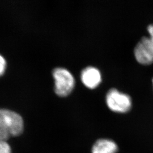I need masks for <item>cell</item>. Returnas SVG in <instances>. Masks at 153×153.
<instances>
[{
  "mask_svg": "<svg viewBox=\"0 0 153 153\" xmlns=\"http://www.w3.org/2000/svg\"><path fill=\"white\" fill-rule=\"evenodd\" d=\"M22 117L16 112L0 109V141H6L11 137L18 136L23 131Z\"/></svg>",
  "mask_w": 153,
  "mask_h": 153,
  "instance_id": "cell-1",
  "label": "cell"
},
{
  "mask_svg": "<svg viewBox=\"0 0 153 153\" xmlns=\"http://www.w3.org/2000/svg\"><path fill=\"white\" fill-rule=\"evenodd\" d=\"M55 79V91L61 97L69 95L75 86V79L71 73L62 68H56L53 71Z\"/></svg>",
  "mask_w": 153,
  "mask_h": 153,
  "instance_id": "cell-2",
  "label": "cell"
},
{
  "mask_svg": "<svg viewBox=\"0 0 153 153\" xmlns=\"http://www.w3.org/2000/svg\"><path fill=\"white\" fill-rule=\"evenodd\" d=\"M150 37H143L134 49V56L137 61L142 65L153 63V25L148 26Z\"/></svg>",
  "mask_w": 153,
  "mask_h": 153,
  "instance_id": "cell-3",
  "label": "cell"
},
{
  "mask_svg": "<svg viewBox=\"0 0 153 153\" xmlns=\"http://www.w3.org/2000/svg\"><path fill=\"white\" fill-rule=\"evenodd\" d=\"M106 103L109 109L117 113L128 112L131 108L129 95L120 93L115 88L109 90L106 95Z\"/></svg>",
  "mask_w": 153,
  "mask_h": 153,
  "instance_id": "cell-4",
  "label": "cell"
},
{
  "mask_svg": "<svg viewBox=\"0 0 153 153\" xmlns=\"http://www.w3.org/2000/svg\"><path fill=\"white\" fill-rule=\"evenodd\" d=\"M81 78L83 85L90 89L98 87L102 81L100 72L92 66L87 67L82 71Z\"/></svg>",
  "mask_w": 153,
  "mask_h": 153,
  "instance_id": "cell-5",
  "label": "cell"
},
{
  "mask_svg": "<svg viewBox=\"0 0 153 153\" xmlns=\"http://www.w3.org/2000/svg\"><path fill=\"white\" fill-rule=\"evenodd\" d=\"M119 148L116 143L111 140L102 138L93 145L91 153H116Z\"/></svg>",
  "mask_w": 153,
  "mask_h": 153,
  "instance_id": "cell-6",
  "label": "cell"
},
{
  "mask_svg": "<svg viewBox=\"0 0 153 153\" xmlns=\"http://www.w3.org/2000/svg\"><path fill=\"white\" fill-rule=\"evenodd\" d=\"M0 153H11L9 144L5 141H0Z\"/></svg>",
  "mask_w": 153,
  "mask_h": 153,
  "instance_id": "cell-7",
  "label": "cell"
},
{
  "mask_svg": "<svg viewBox=\"0 0 153 153\" xmlns=\"http://www.w3.org/2000/svg\"><path fill=\"white\" fill-rule=\"evenodd\" d=\"M6 67V62L5 59L0 55V76H2L5 71Z\"/></svg>",
  "mask_w": 153,
  "mask_h": 153,
  "instance_id": "cell-8",
  "label": "cell"
},
{
  "mask_svg": "<svg viewBox=\"0 0 153 153\" xmlns=\"http://www.w3.org/2000/svg\"></svg>",
  "mask_w": 153,
  "mask_h": 153,
  "instance_id": "cell-9",
  "label": "cell"
}]
</instances>
